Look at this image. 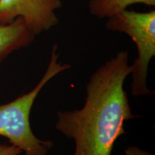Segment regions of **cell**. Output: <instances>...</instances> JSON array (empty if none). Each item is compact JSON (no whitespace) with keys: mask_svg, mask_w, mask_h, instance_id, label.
Here are the masks:
<instances>
[{"mask_svg":"<svg viewBox=\"0 0 155 155\" xmlns=\"http://www.w3.org/2000/svg\"><path fill=\"white\" fill-rule=\"evenodd\" d=\"M131 71L129 52H119L91 76L82 108L58 111L55 129L74 141L73 155H111L116 141L126 133L125 121L137 117L124 89Z\"/></svg>","mask_w":155,"mask_h":155,"instance_id":"obj_1","label":"cell"},{"mask_svg":"<svg viewBox=\"0 0 155 155\" xmlns=\"http://www.w3.org/2000/svg\"><path fill=\"white\" fill-rule=\"evenodd\" d=\"M58 45L52 48L48 68L37 86L12 101L0 104V136L18 147L24 155H47L53 146L50 140H42L34 134L30 126L31 110L36 98L54 77L71 68L70 64L58 61Z\"/></svg>","mask_w":155,"mask_h":155,"instance_id":"obj_2","label":"cell"},{"mask_svg":"<svg viewBox=\"0 0 155 155\" xmlns=\"http://www.w3.org/2000/svg\"><path fill=\"white\" fill-rule=\"evenodd\" d=\"M106 28L127 34L135 43L138 56L131 64V94L133 96L150 94L147 78L149 65L155 56V11L139 12L124 9L108 17Z\"/></svg>","mask_w":155,"mask_h":155,"instance_id":"obj_3","label":"cell"},{"mask_svg":"<svg viewBox=\"0 0 155 155\" xmlns=\"http://www.w3.org/2000/svg\"><path fill=\"white\" fill-rule=\"evenodd\" d=\"M62 5V0H0V24L22 18L38 35L58 24L56 11Z\"/></svg>","mask_w":155,"mask_h":155,"instance_id":"obj_4","label":"cell"},{"mask_svg":"<svg viewBox=\"0 0 155 155\" xmlns=\"http://www.w3.org/2000/svg\"><path fill=\"white\" fill-rule=\"evenodd\" d=\"M35 36L22 18L0 24V65L15 51L30 45Z\"/></svg>","mask_w":155,"mask_h":155,"instance_id":"obj_5","label":"cell"},{"mask_svg":"<svg viewBox=\"0 0 155 155\" xmlns=\"http://www.w3.org/2000/svg\"><path fill=\"white\" fill-rule=\"evenodd\" d=\"M135 4L154 7L155 0H89L88 6L91 14L104 19L108 18Z\"/></svg>","mask_w":155,"mask_h":155,"instance_id":"obj_6","label":"cell"},{"mask_svg":"<svg viewBox=\"0 0 155 155\" xmlns=\"http://www.w3.org/2000/svg\"><path fill=\"white\" fill-rule=\"evenodd\" d=\"M22 151L12 144H0V155H19Z\"/></svg>","mask_w":155,"mask_h":155,"instance_id":"obj_7","label":"cell"}]
</instances>
